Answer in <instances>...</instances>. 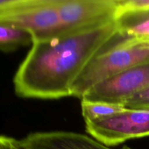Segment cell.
<instances>
[{"label": "cell", "mask_w": 149, "mask_h": 149, "mask_svg": "<svg viewBox=\"0 0 149 149\" xmlns=\"http://www.w3.org/2000/svg\"><path fill=\"white\" fill-rule=\"evenodd\" d=\"M117 32L114 20L33 42L13 79L16 95L42 100L71 97L74 81Z\"/></svg>", "instance_id": "cell-1"}, {"label": "cell", "mask_w": 149, "mask_h": 149, "mask_svg": "<svg viewBox=\"0 0 149 149\" xmlns=\"http://www.w3.org/2000/svg\"><path fill=\"white\" fill-rule=\"evenodd\" d=\"M85 127L90 136L110 147L149 136V108H126L111 117L86 121Z\"/></svg>", "instance_id": "cell-3"}, {"label": "cell", "mask_w": 149, "mask_h": 149, "mask_svg": "<svg viewBox=\"0 0 149 149\" xmlns=\"http://www.w3.org/2000/svg\"><path fill=\"white\" fill-rule=\"evenodd\" d=\"M149 62V46L109 43L90 61L71 87V97L81 99L93 86L134 66Z\"/></svg>", "instance_id": "cell-2"}, {"label": "cell", "mask_w": 149, "mask_h": 149, "mask_svg": "<svg viewBox=\"0 0 149 149\" xmlns=\"http://www.w3.org/2000/svg\"><path fill=\"white\" fill-rule=\"evenodd\" d=\"M149 87V62L124 71L90 88L81 99L124 106L126 101Z\"/></svg>", "instance_id": "cell-6"}, {"label": "cell", "mask_w": 149, "mask_h": 149, "mask_svg": "<svg viewBox=\"0 0 149 149\" xmlns=\"http://www.w3.org/2000/svg\"><path fill=\"white\" fill-rule=\"evenodd\" d=\"M124 106L131 109L149 108V87L127 100Z\"/></svg>", "instance_id": "cell-11"}, {"label": "cell", "mask_w": 149, "mask_h": 149, "mask_svg": "<svg viewBox=\"0 0 149 149\" xmlns=\"http://www.w3.org/2000/svg\"><path fill=\"white\" fill-rule=\"evenodd\" d=\"M62 33L86 30L116 20L117 0H55Z\"/></svg>", "instance_id": "cell-5"}, {"label": "cell", "mask_w": 149, "mask_h": 149, "mask_svg": "<svg viewBox=\"0 0 149 149\" xmlns=\"http://www.w3.org/2000/svg\"><path fill=\"white\" fill-rule=\"evenodd\" d=\"M21 141L25 149H132L127 146L112 148L93 137L69 131L32 132Z\"/></svg>", "instance_id": "cell-7"}, {"label": "cell", "mask_w": 149, "mask_h": 149, "mask_svg": "<svg viewBox=\"0 0 149 149\" xmlns=\"http://www.w3.org/2000/svg\"><path fill=\"white\" fill-rule=\"evenodd\" d=\"M81 113L84 122L111 117L126 109L122 105L105 102H91L81 100Z\"/></svg>", "instance_id": "cell-10"}, {"label": "cell", "mask_w": 149, "mask_h": 149, "mask_svg": "<svg viewBox=\"0 0 149 149\" xmlns=\"http://www.w3.org/2000/svg\"><path fill=\"white\" fill-rule=\"evenodd\" d=\"M136 44H141V45H148V46H149V39H145V40H143V41H140V42H135V43H133V44H129V45H136Z\"/></svg>", "instance_id": "cell-13"}, {"label": "cell", "mask_w": 149, "mask_h": 149, "mask_svg": "<svg viewBox=\"0 0 149 149\" xmlns=\"http://www.w3.org/2000/svg\"><path fill=\"white\" fill-rule=\"evenodd\" d=\"M0 22L26 31L33 42L49 40L62 33L55 0H22L20 6L0 18Z\"/></svg>", "instance_id": "cell-4"}, {"label": "cell", "mask_w": 149, "mask_h": 149, "mask_svg": "<svg viewBox=\"0 0 149 149\" xmlns=\"http://www.w3.org/2000/svg\"><path fill=\"white\" fill-rule=\"evenodd\" d=\"M31 33L8 23L0 22V51L8 52L33 45Z\"/></svg>", "instance_id": "cell-9"}, {"label": "cell", "mask_w": 149, "mask_h": 149, "mask_svg": "<svg viewBox=\"0 0 149 149\" xmlns=\"http://www.w3.org/2000/svg\"><path fill=\"white\" fill-rule=\"evenodd\" d=\"M0 149H25L21 140H17L11 137L0 136Z\"/></svg>", "instance_id": "cell-12"}, {"label": "cell", "mask_w": 149, "mask_h": 149, "mask_svg": "<svg viewBox=\"0 0 149 149\" xmlns=\"http://www.w3.org/2000/svg\"><path fill=\"white\" fill-rule=\"evenodd\" d=\"M117 34L115 45H129L149 39V9L120 13L116 19Z\"/></svg>", "instance_id": "cell-8"}]
</instances>
